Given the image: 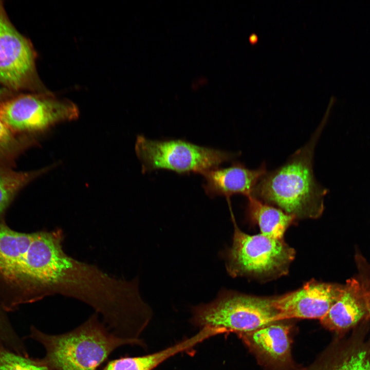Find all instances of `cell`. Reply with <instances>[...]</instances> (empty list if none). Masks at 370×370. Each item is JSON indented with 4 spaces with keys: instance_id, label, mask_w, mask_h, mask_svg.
<instances>
[{
    "instance_id": "7",
    "label": "cell",
    "mask_w": 370,
    "mask_h": 370,
    "mask_svg": "<svg viewBox=\"0 0 370 370\" xmlns=\"http://www.w3.org/2000/svg\"><path fill=\"white\" fill-rule=\"evenodd\" d=\"M35 54L30 42L12 24L0 1V83L17 89L33 78Z\"/></svg>"
},
{
    "instance_id": "9",
    "label": "cell",
    "mask_w": 370,
    "mask_h": 370,
    "mask_svg": "<svg viewBox=\"0 0 370 370\" xmlns=\"http://www.w3.org/2000/svg\"><path fill=\"white\" fill-rule=\"evenodd\" d=\"M266 172L265 162L256 169H250L236 161L229 167L208 170L201 174L205 179L203 188L206 193L210 197L218 195L226 197L230 206L232 195L242 194L247 197L251 196L258 181Z\"/></svg>"
},
{
    "instance_id": "18",
    "label": "cell",
    "mask_w": 370,
    "mask_h": 370,
    "mask_svg": "<svg viewBox=\"0 0 370 370\" xmlns=\"http://www.w3.org/2000/svg\"><path fill=\"white\" fill-rule=\"evenodd\" d=\"M359 280L370 319V269L361 272L359 275Z\"/></svg>"
},
{
    "instance_id": "14",
    "label": "cell",
    "mask_w": 370,
    "mask_h": 370,
    "mask_svg": "<svg viewBox=\"0 0 370 370\" xmlns=\"http://www.w3.org/2000/svg\"><path fill=\"white\" fill-rule=\"evenodd\" d=\"M50 168L48 166L31 171H17L9 168L0 169V214L22 188Z\"/></svg>"
},
{
    "instance_id": "17",
    "label": "cell",
    "mask_w": 370,
    "mask_h": 370,
    "mask_svg": "<svg viewBox=\"0 0 370 370\" xmlns=\"http://www.w3.org/2000/svg\"><path fill=\"white\" fill-rule=\"evenodd\" d=\"M0 370H53L41 362L0 350Z\"/></svg>"
},
{
    "instance_id": "10",
    "label": "cell",
    "mask_w": 370,
    "mask_h": 370,
    "mask_svg": "<svg viewBox=\"0 0 370 370\" xmlns=\"http://www.w3.org/2000/svg\"><path fill=\"white\" fill-rule=\"evenodd\" d=\"M367 317L366 303L356 276L346 280L337 299L320 322L327 329L342 332L354 327Z\"/></svg>"
},
{
    "instance_id": "8",
    "label": "cell",
    "mask_w": 370,
    "mask_h": 370,
    "mask_svg": "<svg viewBox=\"0 0 370 370\" xmlns=\"http://www.w3.org/2000/svg\"><path fill=\"white\" fill-rule=\"evenodd\" d=\"M343 285L311 280L299 289L273 297L280 321L290 319H322L339 295Z\"/></svg>"
},
{
    "instance_id": "1",
    "label": "cell",
    "mask_w": 370,
    "mask_h": 370,
    "mask_svg": "<svg viewBox=\"0 0 370 370\" xmlns=\"http://www.w3.org/2000/svg\"><path fill=\"white\" fill-rule=\"evenodd\" d=\"M326 121L325 117L309 141L284 164L266 172L255 186L252 196L276 206L296 219L317 218L322 214L328 190L315 178L313 158Z\"/></svg>"
},
{
    "instance_id": "12",
    "label": "cell",
    "mask_w": 370,
    "mask_h": 370,
    "mask_svg": "<svg viewBox=\"0 0 370 370\" xmlns=\"http://www.w3.org/2000/svg\"><path fill=\"white\" fill-rule=\"evenodd\" d=\"M206 339L199 331L193 337L151 354L135 357H122L110 361L102 370H152L159 364L178 353L189 350Z\"/></svg>"
},
{
    "instance_id": "16",
    "label": "cell",
    "mask_w": 370,
    "mask_h": 370,
    "mask_svg": "<svg viewBox=\"0 0 370 370\" xmlns=\"http://www.w3.org/2000/svg\"><path fill=\"white\" fill-rule=\"evenodd\" d=\"M34 140L33 136L15 134L0 118V169L9 168L16 156Z\"/></svg>"
},
{
    "instance_id": "4",
    "label": "cell",
    "mask_w": 370,
    "mask_h": 370,
    "mask_svg": "<svg viewBox=\"0 0 370 370\" xmlns=\"http://www.w3.org/2000/svg\"><path fill=\"white\" fill-rule=\"evenodd\" d=\"M272 300L223 289L214 301L192 308L191 322L240 336L280 321Z\"/></svg>"
},
{
    "instance_id": "3",
    "label": "cell",
    "mask_w": 370,
    "mask_h": 370,
    "mask_svg": "<svg viewBox=\"0 0 370 370\" xmlns=\"http://www.w3.org/2000/svg\"><path fill=\"white\" fill-rule=\"evenodd\" d=\"M231 217L233 243L223 254L229 275L267 281L287 274L295 257L294 250L283 239L244 233L237 227L232 212Z\"/></svg>"
},
{
    "instance_id": "11",
    "label": "cell",
    "mask_w": 370,
    "mask_h": 370,
    "mask_svg": "<svg viewBox=\"0 0 370 370\" xmlns=\"http://www.w3.org/2000/svg\"><path fill=\"white\" fill-rule=\"evenodd\" d=\"M289 333L288 325L273 323L239 336L266 359L283 364L290 358Z\"/></svg>"
},
{
    "instance_id": "6",
    "label": "cell",
    "mask_w": 370,
    "mask_h": 370,
    "mask_svg": "<svg viewBox=\"0 0 370 370\" xmlns=\"http://www.w3.org/2000/svg\"><path fill=\"white\" fill-rule=\"evenodd\" d=\"M78 107L49 94L23 95L0 102V118L15 134L33 136L79 116Z\"/></svg>"
},
{
    "instance_id": "19",
    "label": "cell",
    "mask_w": 370,
    "mask_h": 370,
    "mask_svg": "<svg viewBox=\"0 0 370 370\" xmlns=\"http://www.w3.org/2000/svg\"><path fill=\"white\" fill-rule=\"evenodd\" d=\"M5 91V89L4 88H0V98L4 95Z\"/></svg>"
},
{
    "instance_id": "15",
    "label": "cell",
    "mask_w": 370,
    "mask_h": 370,
    "mask_svg": "<svg viewBox=\"0 0 370 370\" xmlns=\"http://www.w3.org/2000/svg\"><path fill=\"white\" fill-rule=\"evenodd\" d=\"M335 354L318 361L323 370H370L369 355L363 348H349Z\"/></svg>"
},
{
    "instance_id": "13",
    "label": "cell",
    "mask_w": 370,
    "mask_h": 370,
    "mask_svg": "<svg viewBox=\"0 0 370 370\" xmlns=\"http://www.w3.org/2000/svg\"><path fill=\"white\" fill-rule=\"evenodd\" d=\"M247 199L248 214L250 219L257 224L261 234L274 239H283L287 229L296 218L252 195Z\"/></svg>"
},
{
    "instance_id": "5",
    "label": "cell",
    "mask_w": 370,
    "mask_h": 370,
    "mask_svg": "<svg viewBox=\"0 0 370 370\" xmlns=\"http://www.w3.org/2000/svg\"><path fill=\"white\" fill-rule=\"evenodd\" d=\"M135 151L143 173L165 169L179 174H201L240 155V152L200 146L182 139L155 140L142 135L137 137Z\"/></svg>"
},
{
    "instance_id": "2",
    "label": "cell",
    "mask_w": 370,
    "mask_h": 370,
    "mask_svg": "<svg viewBox=\"0 0 370 370\" xmlns=\"http://www.w3.org/2000/svg\"><path fill=\"white\" fill-rule=\"evenodd\" d=\"M32 337L46 349L41 362L53 370H97L118 347L138 345L112 332L97 313L70 332L51 335L33 329Z\"/></svg>"
}]
</instances>
